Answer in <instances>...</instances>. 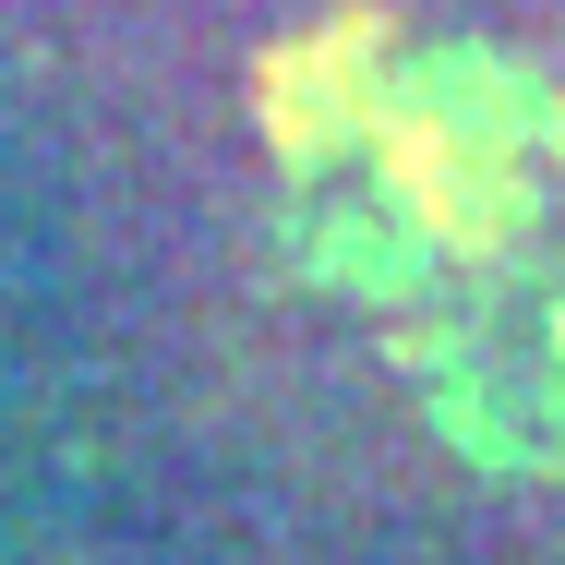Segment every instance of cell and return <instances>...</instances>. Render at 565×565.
<instances>
[{
	"label": "cell",
	"mask_w": 565,
	"mask_h": 565,
	"mask_svg": "<svg viewBox=\"0 0 565 565\" xmlns=\"http://www.w3.org/2000/svg\"><path fill=\"white\" fill-rule=\"evenodd\" d=\"M385 181H397V205L409 228L446 253V265H481V253H505L518 228H530V193H518V169L446 109H397L385 120Z\"/></svg>",
	"instance_id": "obj_1"
},
{
	"label": "cell",
	"mask_w": 565,
	"mask_h": 565,
	"mask_svg": "<svg viewBox=\"0 0 565 565\" xmlns=\"http://www.w3.org/2000/svg\"><path fill=\"white\" fill-rule=\"evenodd\" d=\"M373 61H385V12L373 0H349V12H326L301 49H265V145L277 157H326L338 132H373Z\"/></svg>",
	"instance_id": "obj_2"
},
{
	"label": "cell",
	"mask_w": 565,
	"mask_h": 565,
	"mask_svg": "<svg viewBox=\"0 0 565 565\" xmlns=\"http://www.w3.org/2000/svg\"><path fill=\"white\" fill-rule=\"evenodd\" d=\"M554 361H565V301H554Z\"/></svg>",
	"instance_id": "obj_3"
},
{
	"label": "cell",
	"mask_w": 565,
	"mask_h": 565,
	"mask_svg": "<svg viewBox=\"0 0 565 565\" xmlns=\"http://www.w3.org/2000/svg\"><path fill=\"white\" fill-rule=\"evenodd\" d=\"M554 157H565V97H554Z\"/></svg>",
	"instance_id": "obj_4"
}]
</instances>
